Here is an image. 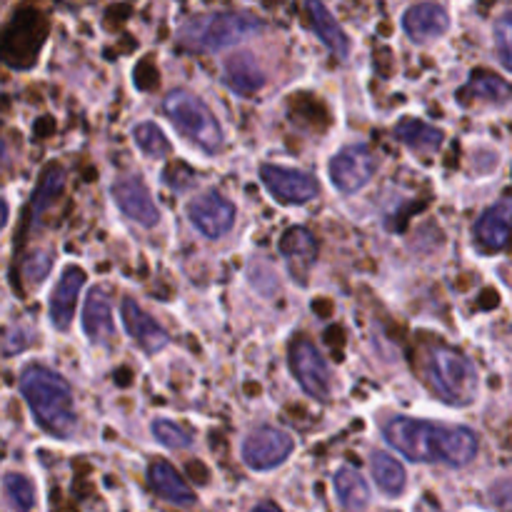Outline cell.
I'll return each mask as SVG.
<instances>
[{"mask_svg":"<svg viewBox=\"0 0 512 512\" xmlns=\"http://www.w3.org/2000/svg\"><path fill=\"white\" fill-rule=\"evenodd\" d=\"M385 440L415 463H443L450 468H463L478 455V438L473 430L428 423V420L393 418L385 425Z\"/></svg>","mask_w":512,"mask_h":512,"instance_id":"1","label":"cell"},{"mask_svg":"<svg viewBox=\"0 0 512 512\" xmlns=\"http://www.w3.org/2000/svg\"><path fill=\"white\" fill-rule=\"evenodd\" d=\"M20 393L28 400L35 420L48 433L60 435V438L73 433V395H70V385L58 373L40 368V365L23 370V375H20Z\"/></svg>","mask_w":512,"mask_h":512,"instance_id":"2","label":"cell"},{"mask_svg":"<svg viewBox=\"0 0 512 512\" xmlns=\"http://www.w3.org/2000/svg\"><path fill=\"white\" fill-rule=\"evenodd\" d=\"M425 373L435 395L448 405H470L478 395V370L458 350H430L425 360Z\"/></svg>","mask_w":512,"mask_h":512,"instance_id":"3","label":"cell"},{"mask_svg":"<svg viewBox=\"0 0 512 512\" xmlns=\"http://www.w3.org/2000/svg\"><path fill=\"white\" fill-rule=\"evenodd\" d=\"M165 113L170 115L175 128L193 140L198 148L205 153H215L223 145V130H220L218 120L210 113L208 105L195 95L185 93V90H175L165 98Z\"/></svg>","mask_w":512,"mask_h":512,"instance_id":"4","label":"cell"},{"mask_svg":"<svg viewBox=\"0 0 512 512\" xmlns=\"http://www.w3.org/2000/svg\"><path fill=\"white\" fill-rule=\"evenodd\" d=\"M263 23L243 13H218L205 15V18L190 20L183 28L180 38L188 45L200 50H220L228 45L240 43L248 35L258 33Z\"/></svg>","mask_w":512,"mask_h":512,"instance_id":"5","label":"cell"},{"mask_svg":"<svg viewBox=\"0 0 512 512\" xmlns=\"http://www.w3.org/2000/svg\"><path fill=\"white\" fill-rule=\"evenodd\" d=\"M290 370L298 378L300 388L308 395L318 400H328L330 390H333V375H330L328 365H325L323 355L318 353L313 343L308 340H298L290 348Z\"/></svg>","mask_w":512,"mask_h":512,"instance_id":"6","label":"cell"},{"mask_svg":"<svg viewBox=\"0 0 512 512\" xmlns=\"http://www.w3.org/2000/svg\"><path fill=\"white\" fill-rule=\"evenodd\" d=\"M293 453V438L283 430L260 428L243 443V460L253 470H273Z\"/></svg>","mask_w":512,"mask_h":512,"instance_id":"7","label":"cell"},{"mask_svg":"<svg viewBox=\"0 0 512 512\" xmlns=\"http://www.w3.org/2000/svg\"><path fill=\"white\" fill-rule=\"evenodd\" d=\"M375 173V160L365 145H350L330 160V180L340 193H355Z\"/></svg>","mask_w":512,"mask_h":512,"instance_id":"8","label":"cell"},{"mask_svg":"<svg viewBox=\"0 0 512 512\" xmlns=\"http://www.w3.org/2000/svg\"><path fill=\"white\" fill-rule=\"evenodd\" d=\"M190 223L205 235V238H223L235 223V208L230 200H225L220 193H203L188 205Z\"/></svg>","mask_w":512,"mask_h":512,"instance_id":"9","label":"cell"},{"mask_svg":"<svg viewBox=\"0 0 512 512\" xmlns=\"http://www.w3.org/2000/svg\"><path fill=\"white\" fill-rule=\"evenodd\" d=\"M260 178H263L265 188L283 203H308L318 195V183H315L313 175L303 173V170L263 165Z\"/></svg>","mask_w":512,"mask_h":512,"instance_id":"10","label":"cell"},{"mask_svg":"<svg viewBox=\"0 0 512 512\" xmlns=\"http://www.w3.org/2000/svg\"><path fill=\"white\" fill-rule=\"evenodd\" d=\"M113 198L118 203V208L123 210V215H128L130 220H135L143 228H153L160 220L158 205L150 198L148 188L143 185L140 178H120L113 185Z\"/></svg>","mask_w":512,"mask_h":512,"instance_id":"11","label":"cell"},{"mask_svg":"<svg viewBox=\"0 0 512 512\" xmlns=\"http://www.w3.org/2000/svg\"><path fill=\"white\" fill-rule=\"evenodd\" d=\"M120 315H123V325L130 333V338L145 350V353H155V350L165 348L168 345V333L140 308L135 300L125 298L120 305Z\"/></svg>","mask_w":512,"mask_h":512,"instance_id":"12","label":"cell"},{"mask_svg":"<svg viewBox=\"0 0 512 512\" xmlns=\"http://www.w3.org/2000/svg\"><path fill=\"white\" fill-rule=\"evenodd\" d=\"M280 253H283L293 278L303 285L308 283L310 268H313L315 255H318V243H315L313 235L305 228H290L280 240Z\"/></svg>","mask_w":512,"mask_h":512,"instance_id":"13","label":"cell"},{"mask_svg":"<svg viewBox=\"0 0 512 512\" xmlns=\"http://www.w3.org/2000/svg\"><path fill=\"white\" fill-rule=\"evenodd\" d=\"M85 273L80 268H68L60 275L58 285L53 290V298H50V320L58 330H68L73 323L75 305H78V295L83 290Z\"/></svg>","mask_w":512,"mask_h":512,"instance_id":"14","label":"cell"},{"mask_svg":"<svg viewBox=\"0 0 512 512\" xmlns=\"http://www.w3.org/2000/svg\"><path fill=\"white\" fill-rule=\"evenodd\" d=\"M450 18L443 5L438 3H418L403 15V28L415 43H428L440 38L448 30Z\"/></svg>","mask_w":512,"mask_h":512,"instance_id":"15","label":"cell"},{"mask_svg":"<svg viewBox=\"0 0 512 512\" xmlns=\"http://www.w3.org/2000/svg\"><path fill=\"white\" fill-rule=\"evenodd\" d=\"M512 233V198L500 200L493 208L485 210L480 215L478 225H475V235L478 243L485 245L488 250H500L508 245Z\"/></svg>","mask_w":512,"mask_h":512,"instance_id":"16","label":"cell"},{"mask_svg":"<svg viewBox=\"0 0 512 512\" xmlns=\"http://www.w3.org/2000/svg\"><path fill=\"white\" fill-rule=\"evenodd\" d=\"M83 330L90 343H108L113 338V313H110V300L105 290L95 288L88 293L83 310Z\"/></svg>","mask_w":512,"mask_h":512,"instance_id":"17","label":"cell"},{"mask_svg":"<svg viewBox=\"0 0 512 512\" xmlns=\"http://www.w3.org/2000/svg\"><path fill=\"white\" fill-rule=\"evenodd\" d=\"M148 480H150V488L160 495V498L170 500L175 505H190L195 500L193 490L190 485L180 478L178 470L173 468L170 463L165 460H155L148 470Z\"/></svg>","mask_w":512,"mask_h":512,"instance_id":"18","label":"cell"},{"mask_svg":"<svg viewBox=\"0 0 512 512\" xmlns=\"http://www.w3.org/2000/svg\"><path fill=\"white\" fill-rule=\"evenodd\" d=\"M225 83L240 95L258 93L265 85V73L250 53H238L225 63Z\"/></svg>","mask_w":512,"mask_h":512,"instance_id":"19","label":"cell"},{"mask_svg":"<svg viewBox=\"0 0 512 512\" xmlns=\"http://www.w3.org/2000/svg\"><path fill=\"white\" fill-rule=\"evenodd\" d=\"M308 15L318 38L323 40L338 58H348L350 40L348 35L343 33V28L338 25V20L333 18V13H330L320 0H308Z\"/></svg>","mask_w":512,"mask_h":512,"instance_id":"20","label":"cell"},{"mask_svg":"<svg viewBox=\"0 0 512 512\" xmlns=\"http://www.w3.org/2000/svg\"><path fill=\"white\" fill-rule=\"evenodd\" d=\"M333 483H335V493H338L340 505H343L345 510L360 512L370 503V488L358 470L340 468L338 473H335Z\"/></svg>","mask_w":512,"mask_h":512,"instance_id":"21","label":"cell"},{"mask_svg":"<svg viewBox=\"0 0 512 512\" xmlns=\"http://www.w3.org/2000/svg\"><path fill=\"white\" fill-rule=\"evenodd\" d=\"M395 135L398 140H403L408 148L420 150V153H428V150H435L440 143H443V133L433 125L423 123V120H413L405 118L400 120L398 128H395Z\"/></svg>","mask_w":512,"mask_h":512,"instance_id":"22","label":"cell"},{"mask_svg":"<svg viewBox=\"0 0 512 512\" xmlns=\"http://www.w3.org/2000/svg\"><path fill=\"white\" fill-rule=\"evenodd\" d=\"M370 465H373L375 483H378V488L383 490V493H388V495L403 493L405 468L393 458V455L375 453L373 460H370Z\"/></svg>","mask_w":512,"mask_h":512,"instance_id":"23","label":"cell"},{"mask_svg":"<svg viewBox=\"0 0 512 512\" xmlns=\"http://www.w3.org/2000/svg\"><path fill=\"white\" fill-rule=\"evenodd\" d=\"M3 493L8 498L10 508L15 512H30L35 505V493H33V485H30L28 478L18 473H10L5 475L3 480Z\"/></svg>","mask_w":512,"mask_h":512,"instance_id":"24","label":"cell"},{"mask_svg":"<svg viewBox=\"0 0 512 512\" xmlns=\"http://www.w3.org/2000/svg\"><path fill=\"white\" fill-rule=\"evenodd\" d=\"M510 93H512L510 85L505 83V80H500L498 75H490V73L475 75L473 83L465 88V95L490 100V103H503V100L510 98Z\"/></svg>","mask_w":512,"mask_h":512,"instance_id":"25","label":"cell"},{"mask_svg":"<svg viewBox=\"0 0 512 512\" xmlns=\"http://www.w3.org/2000/svg\"><path fill=\"white\" fill-rule=\"evenodd\" d=\"M133 138L138 143V148L143 150L150 158H163V155L170 153V143L163 135V130L155 123H140L138 128L133 130Z\"/></svg>","mask_w":512,"mask_h":512,"instance_id":"26","label":"cell"},{"mask_svg":"<svg viewBox=\"0 0 512 512\" xmlns=\"http://www.w3.org/2000/svg\"><path fill=\"white\" fill-rule=\"evenodd\" d=\"M153 435L160 445H165V448H173V450L190 448V443H193V435H190L188 430L180 428V425H175V423H170V420H163V418L155 420L153 423Z\"/></svg>","mask_w":512,"mask_h":512,"instance_id":"27","label":"cell"},{"mask_svg":"<svg viewBox=\"0 0 512 512\" xmlns=\"http://www.w3.org/2000/svg\"><path fill=\"white\" fill-rule=\"evenodd\" d=\"M60 188H63V170L60 168H48L43 173V178H40V185L38 190H35V213H40V210L48 208L50 203L55 200V195L60 193Z\"/></svg>","mask_w":512,"mask_h":512,"instance_id":"28","label":"cell"},{"mask_svg":"<svg viewBox=\"0 0 512 512\" xmlns=\"http://www.w3.org/2000/svg\"><path fill=\"white\" fill-rule=\"evenodd\" d=\"M495 45H498L500 60L512 70V10L495 23Z\"/></svg>","mask_w":512,"mask_h":512,"instance_id":"29","label":"cell"},{"mask_svg":"<svg viewBox=\"0 0 512 512\" xmlns=\"http://www.w3.org/2000/svg\"><path fill=\"white\" fill-rule=\"evenodd\" d=\"M490 498L500 512H512V480H503V483L495 485Z\"/></svg>","mask_w":512,"mask_h":512,"instance_id":"30","label":"cell"},{"mask_svg":"<svg viewBox=\"0 0 512 512\" xmlns=\"http://www.w3.org/2000/svg\"><path fill=\"white\" fill-rule=\"evenodd\" d=\"M48 270H50V255L45 253L33 255V258L28 260V265H25V275H28L30 280H43L45 275H48Z\"/></svg>","mask_w":512,"mask_h":512,"instance_id":"31","label":"cell"},{"mask_svg":"<svg viewBox=\"0 0 512 512\" xmlns=\"http://www.w3.org/2000/svg\"><path fill=\"white\" fill-rule=\"evenodd\" d=\"M5 223H8V203L0 198V230L5 228Z\"/></svg>","mask_w":512,"mask_h":512,"instance_id":"32","label":"cell"},{"mask_svg":"<svg viewBox=\"0 0 512 512\" xmlns=\"http://www.w3.org/2000/svg\"><path fill=\"white\" fill-rule=\"evenodd\" d=\"M253 512H283V510H280L275 503H263V505H258Z\"/></svg>","mask_w":512,"mask_h":512,"instance_id":"33","label":"cell"},{"mask_svg":"<svg viewBox=\"0 0 512 512\" xmlns=\"http://www.w3.org/2000/svg\"><path fill=\"white\" fill-rule=\"evenodd\" d=\"M0 153H3V145H0Z\"/></svg>","mask_w":512,"mask_h":512,"instance_id":"34","label":"cell"}]
</instances>
